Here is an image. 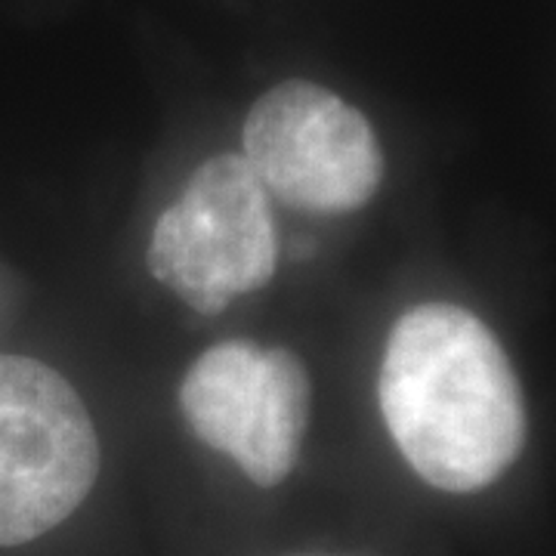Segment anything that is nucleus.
Segmentation results:
<instances>
[{"instance_id":"obj_1","label":"nucleus","mask_w":556,"mask_h":556,"mask_svg":"<svg viewBox=\"0 0 556 556\" xmlns=\"http://www.w3.org/2000/svg\"><path fill=\"white\" fill-rule=\"evenodd\" d=\"M378 399L402 457L442 492L492 485L526 445L517 371L492 328L455 303H420L396 318Z\"/></svg>"},{"instance_id":"obj_2","label":"nucleus","mask_w":556,"mask_h":556,"mask_svg":"<svg viewBox=\"0 0 556 556\" xmlns=\"http://www.w3.org/2000/svg\"><path fill=\"white\" fill-rule=\"evenodd\" d=\"M100 477V437L56 368L0 356V547L68 519Z\"/></svg>"},{"instance_id":"obj_3","label":"nucleus","mask_w":556,"mask_h":556,"mask_svg":"<svg viewBox=\"0 0 556 556\" xmlns=\"http://www.w3.org/2000/svg\"><path fill=\"white\" fill-rule=\"evenodd\" d=\"M146 263L201 316H217L276 276V217L248 161L232 152L204 161L155 223Z\"/></svg>"},{"instance_id":"obj_4","label":"nucleus","mask_w":556,"mask_h":556,"mask_svg":"<svg viewBox=\"0 0 556 556\" xmlns=\"http://www.w3.org/2000/svg\"><path fill=\"white\" fill-rule=\"evenodd\" d=\"M241 159L266 195L313 214L365 207L387 167L371 121L313 80H285L254 102Z\"/></svg>"},{"instance_id":"obj_5","label":"nucleus","mask_w":556,"mask_h":556,"mask_svg":"<svg viewBox=\"0 0 556 556\" xmlns=\"http://www.w3.org/2000/svg\"><path fill=\"white\" fill-rule=\"evenodd\" d=\"M179 408L195 437L229 455L251 482L273 489L294 470L313 408L303 358L251 340L217 343L179 383Z\"/></svg>"}]
</instances>
